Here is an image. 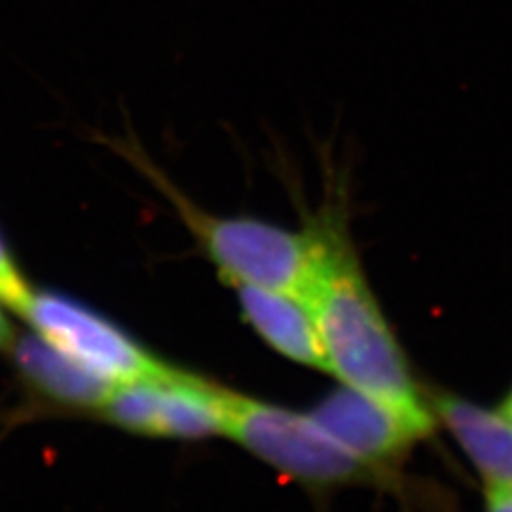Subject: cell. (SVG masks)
<instances>
[{"label":"cell","instance_id":"3957f363","mask_svg":"<svg viewBox=\"0 0 512 512\" xmlns=\"http://www.w3.org/2000/svg\"><path fill=\"white\" fill-rule=\"evenodd\" d=\"M224 435L279 473L313 486H338L382 480L351 456L313 416L228 393Z\"/></svg>","mask_w":512,"mask_h":512},{"label":"cell","instance_id":"7c38bea8","mask_svg":"<svg viewBox=\"0 0 512 512\" xmlns=\"http://www.w3.org/2000/svg\"><path fill=\"white\" fill-rule=\"evenodd\" d=\"M14 340H16V330L8 321V317L0 310V351H8L12 348Z\"/></svg>","mask_w":512,"mask_h":512},{"label":"cell","instance_id":"8fae6325","mask_svg":"<svg viewBox=\"0 0 512 512\" xmlns=\"http://www.w3.org/2000/svg\"><path fill=\"white\" fill-rule=\"evenodd\" d=\"M484 512H512V486L484 484Z\"/></svg>","mask_w":512,"mask_h":512},{"label":"cell","instance_id":"6da1fadb","mask_svg":"<svg viewBox=\"0 0 512 512\" xmlns=\"http://www.w3.org/2000/svg\"><path fill=\"white\" fill-rule=\"evenodd\" d=\"M334 200L308 220L313 234V268L304 300L319 330L327 372L342 385L374 399L420 439L437 420L403 348L372 293L349 234L346 202Z\"/></svg>","mask_w":512,"mask_h":512},{"label":"cell","instance_id":"4fadbf2b","mask_svg":"<svg viewBox=\"0 0 512 512\" xmlns=\"http://www.w3.org/2000/svg\"><path fill=\"white\" fill-rule=\"evenodd\" d=\"M499 410L512 421V387L511 391L505 395V399H503V403L499 406Z\"/></svg>","mask_w":512,"mask_h":512},{"label":"cell","instance_id":"277c9868","mask_svg":"<svg viewBox=\"0 0 512 512\" xmlns=\"http://www.w3.org/2000/svg\"><path fill=\"white\" fill-rule=\"evenodd\" d=\"M228 393L169 366L162 374L114 385L99 412L129 433L205 439L224 435Z\"/></svg>","mask_w":512,"mask_h":512},{"label":"cell","instance_id":"7a4b0ae2","mask_svg":"<svg viewBox=\"0 0 512 512\" xmlns=\"http://www.w3.org/2000/svg\"><path fill=\"white\" fill-rule=\"evenodd\" d=\"M175 211L219 274L234 287H258L302 296L313 268V234L255 217H224L200 207L154 162L133 133L101 137Z\"/></svg>","mask_w":512,"mask_h":512},{"label":"cell","instance_id":"ba28073f","mask_svg":"<svg viewBox=\"0 0 512 512\" xmlns=\"http://www.w3.org/2000/svg\"><path fill=\"white\" fill-rule=\"evenodd\" d=\"M8 353L21 384L44 403L74 410H99L114 387L54 348L37 332L16 336Z\"/></svg>","mask_w":512,"mask_h":512},{"label":"cell","instance_id":"5b68a950","mask_svg":"<svg viewBox=\"0 0 512 512\" xmlns=\"http://www.w3.org/2000/svg\"><path fill=\"white\" fill-rule=\"evenodd\" d=\"M21 317L38 336L110 385L156 376L169 368L126 330L71 296L35 291Z\"/></svg>","mask_w":512,"mask_h":512},{"label":"cell","instance_id":"8992f818","mask_svg":"<svg viewBox=\"0 0 512 512\" xmlns=\"http://www.w3.org/2000/svg\"><path fill=\"white\" fill-rule=\"evenodd\" d=\"M311 416L351 456L384 478L420 440L391 410L346 385L317 404Z\"/></svg>","mask_w":512,"mask_h":512},{"label":"cell","instance_id":"9c48e42d","mask_svg":"<svg viewBox=\"0 0 512 512\" xmlns=\"http://www.w3.org/2000/svg\"><path fill=\"white\" fill-rule=\"evenodd\" d=\"M245 321L272 348L298 365L327 372L325 349L302 296L258 287H236Z\"/></svg>","mask_w":512,"mask_h":512},{"label":"cell","instance_id":"52a82bcc","mask_svg":"<svg viewBox=\"0 0 512 512\" xmlns=\"http://www.w3.org/2000/svg\"><path fill=\"white\" fill-rule=\"evenodd\" d=\"M427 401L484 484L512 486V421L499 408L442 389L427 391Z\"/></svg>","mask_w":512,"mask_h":512},{"label":"cell","instance_id":"30bf717a","mask_svg":"<svg viewBox=\"0 0 512 512\" xmlns=\"http://www.w3.org/2000/svg\"><path fill=\"white\" fill-rule=\"evenodd\" d=\"M33 293V287L25 279L10 247L0 234V304L18 315H23Z\"/></svg>","mask_w":512,"mask_h":512}]
</instances>
